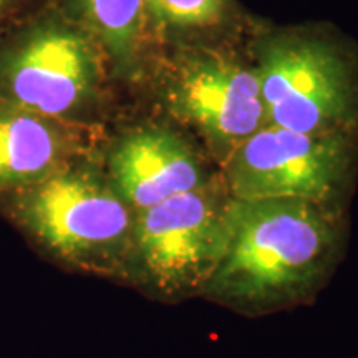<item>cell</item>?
Instances as JSON below:
<instances>
[{
	"instance_id": "obj_1",
	"label": "cell",
	"mask_w": 358,
	"mask_h": 358,
	"mask_svg": "<svg viewBox=\"0 0 358 358\" xmlns=\"http://www.w3.org/2000/svg\"><path fill=\"white\" fill-rule=\"evenodd\" d=\"M345 244L340 211L301 199L231 198L226 250L201 297L245 317L307 306L332 279Z\"/></svg>"
},
{
	"instance_id": "obj_2",
	"label": "cell",
	"mask_w": 358,
	"mask_h": 358,
	"mask_svg": "<svg viewBox=\"0 0 358 358\" xmlns=\"http://www.w3.org/2000/svg\"><path fill=\"white\" fill-rule=\"evenodd\" d=\"M0 216L58 267L122 282L136 213L111 186L100 153L2 194Z\"/></svg>"
},
{
	"instance_id": "obj_3",
	"label": "cell",
	"mask_w": 358,
	"mask_h": 358,
	"mask_svg": "<svg viewBox=\"0 0 358 358\" xmlns=\"http://www.w3.org/2000/svg\"><path fill=\"white\" fill-rule=\"evenodd\" d=\"M229 203L213 179L136 213L122 284L164 303L201 297L226 250Z\"/></svg>"
},
{
	"instance_id": "obj_4",
	"label": "cell",
	"mask_w": 358,
	"mask_h": 358,
	"mask_svg": "<svg viewBox=\"0 0 358 358\" xmlns=\"http://www.w3.org/2000/svg\"><path fill=\"white\" fill-rule=\"evenodd\" d=\"M103 52L80 22L47 6L0 40V101L88 124L100 98Z\"/></svg>"
},
{
	"instance_id": "obj_5",
	"label": "cell",
	"mask_w": 358,
	"mask_h": 358,
	"mask_svg": "<svg viewBox=\"0 0 358 358\" xmlns=\"http://www.w3.org/2000/svg\"><path fill=\"white\" fill-rule=\"evenodd\" d=\"M222 164L234 199H301L340 211L357 171L358 129L312 134L264 124Z\"/></svg>"
},
{
	"instance_id": "obj_6",
	"label": "cell",
	"mask_w": 358,
	"mask_h": 358,
	"mask_svg": "<svg viewBox=\"0 0 358 358\" xmlns=\"http://www.w3.org/2000/svg\"><path fill=\"white\" fill-rule=\"evenodd\" d=\"M266 124L299 133L358 129V60L319 38H285L264 50L256 71Z\"/></svg>"
},
{
	"instance_id": "obj_7",
	"label": "cell",
	"mask_w": 358,
	"mask_h": 358,
	"mask_svg": "<svg viewBox=\"0 0 358 358\" xmlns=\"http://www.w3.org/2000/svg\"><path fill=\"white\" fill-rule=\"evenodd\" d=\"M173 95L178 113L204 134L222 163L266 124L257 73L224 58L187 62Z\"/></svg>"
},
{
	"instance_id": "obj_8",
	"label": "cell",
	"mask_w": 358,
	"mask_h": 358,
	"mask_svg": "<svg viewBox=\"0 0 358 358\" xmlns=\"http://www.w3.org/2000/svg\"><path fill=\"white\" fill-rule=\"evenodd\" d=\"M100 158L111 186L134 213L213 181L194 148L168 128L127 131Z\"/></svg>"
},
{
	"instance_id": "obj_9",
	"label": "cell",
	"mask_w": 358,
	"mask_h": 358,
	"mask_svg": "<svg viewBox=\"0 0 358 358\" xmlns=\"http://www.w3.org/2000/svg\"><path fill=\"white\" fill-rule=\"evenodd\" d=\"M96 153V127L0 101V196L42 182Z\"/></svg>"
},
{
	"instance_id": "obj_10",
	"label": "cell",
	"mask_w": 358,
	"mask_h": 358,
	"mask_svg": "<svg viewBox=\"0 0 358 358\" xmlns=\"http://www.w3.org/2000/svg\"><path fill=\"white\" fill-rule=\"evenodd\" d=\"M80 22L120 73L134 69L143 40L146 0H73Z\"/></svg>"
},
{
	"instance_id": "obj_11",
	"label": "cell",
	"mask_w": 358,
	"mask_h": 358,
	"mask_svg": "<svg viewBox=\"0 0 358 358\" xmlns=\"http://www.w3.org/2000/svg\"><path fill=\"white\" fill-rule=\"evenodd\" d=\"M146 7L164 24L206 27L222 15L224 0H146Z\"/></svg>"
},
{
	"instance_id": "obj_12",
	"label": "cell",
	"mask_w": 358,
	"mask_h": 358,
	"mask_svg": "<svg viewBox=\"0 0 358 358\" xmlns=\"http://www.w3.org/2000/svg\"><path fill=\"white\" fill-rule=\"evenodd\" d=\"M47 6L45 0H0V40L24 25Z\"/></svg>"
}]
</instances>
